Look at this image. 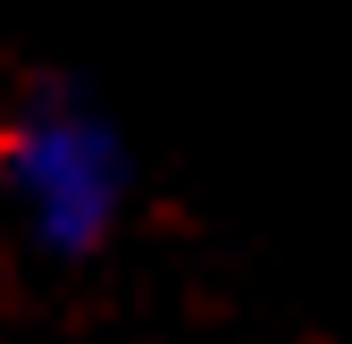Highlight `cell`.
<instances>
[{
  "label": "cell",
  "mask_w": 352,
  "mask_h": 344,
  "mask_svg": "<svg viewBox=\"0 0 352 344\" xmlns=\"http://www.w3.org/2000/svg\"><path fill=\"white\" fill-rule=\"evenodd\" d=\"M0 185H9V210L25 219V235L42 252L84 261L118 235L126 193H135V160H126L118 126L101 109L42 101L0 135Z\"/></svg>",
  "instance_id": "obj_1"
}]
</instances>
